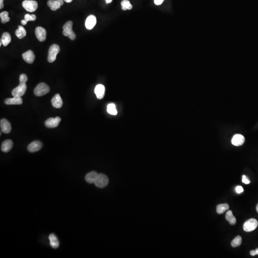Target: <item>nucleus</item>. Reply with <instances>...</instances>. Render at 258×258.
Instances as JSON below:
<instances>
[{
  "mask_svg": "<svg viewBox=\"0 0 258 258\" xmlns=\"http://www.w3.org/2000/svg\"><path fill=\"white\" fill-rule=\"evenodd\" d=\"M51 103L54 107L57 109L62 107L63 105V101L59 94H57L53 97V98L51 99Z\"/></svg>",
  "mask_w": 258,
  "mask_h": 258,
  "instance_id": "obj_14",
  "label": "nucleus"
},
{
  "mask_svg": "<svg viewBox=\"0 0 258 258\" xmlns=\"http://www.w3.org/2000/svg\"><path fill=\"white\" fill-rule=\"evenodd\" d=\"M231 141L233 145L236 146H239L242 145L244 143V137L241 134H236L233 137Z\"/></svg>",
  "mask_w": 258,
  "mask_h": 258,
  "instance_id": "obj_16",
  "label": "nucleus"
},
{
  "mask_svg": "<svg viewBox=\"0 0 258 258\" xmlns=\"http://www.w3.org/2000/svg\"><path fill=\"white\" fill-rule=\"evenodd\" d=\"M98 175L96 172L92 171L88 172L85 176V180L89 184H94Z\"/></svg>",
  "mask_w": 258,
  "mask_h": 258,
  "instance_id": "obj_18",
  "label": "nucleus"
},
{
  "mask_svg": "<svg viewBox=\"0 0 258 258\" xmlns=\"http://www.w3.org/2000/svg\"><path fill=\"white\" fill-rule=\"evenodd\" d=\"M42 146L43 144L41 141H35L29 144L28 147V150L29 152L34 153L40 150L42 147Z\"/></svg>",
  "mask_w": 258,
  "mask_h": 258,
  "instance_id": "obj_10",
  "label": "nucleus"
},
{
  "mask_svg": "<svg viewBox=\"0 0 258 258\" xmlns=\"http://www.w3.org/2000/svg\"><path fill=\"white\" fill-rule=\"evenodd\" d=\"M97 22V20L95 16L90 15L86 19L85 21V27L88 30H91L94 28Z\"/></svg>",
  "mask_w": 258,
  "mask_h": 258,
  "instance_id": "obj_11",
  "label": "nucleus"
},
{
  "mask_svg": "<svg viewBox=\"0 0 258 258\" xmlns=\"http://www.w3.org/2000/svg\"><path fill=\"white\" fill-rule=\"evenodd\" d=\"M60 47L57 44H54L50 47L47 60L49 63H53L57 59V54L59 53Z\"/></svg>",
  "mask_w": 258,
  "mask_h": 258,
  "instance_id": "obj_3",
  "label": "nucleus"
},
{
  "mask_svg": "<svg viewBox=\"0 0 258 258\" xmlns=\"http://www.w3.org/2000/svg\"><path fill=\"white\" fill-rule=\"evenodd\" d=\"M27 22H28L26 21L25 20H22L21 21L22 25H26L27 24Z\"/></svg>",
  "mask_w": 258,
  "mask_h": 258,
  "instance_id": "obj_35",
  "label": "nucleus"
},
{
  "mask_svg": "<svg viewBox=\"0 0 258 258\" xmlns=\"http://www.w3.org/2000/svg\"><path fill=\"white\" fill-rule=\"evenodd\" d=\"M164 0H154V3L157 5H160L163 3Z\"/></svg>",
  "mask_w": 258,
  "mask_h": 258,
  "instance_id": "obj_33",
  "label": "nucleus"
},
{
  "mask_svg": "<svg viewBox=\"0 0 258 258\" xmlns=\"http://www.w3.org/2000/svg\"><path fill=\"white\" fill-rule=\"evenodd\" d=\"M255 251L256 255H258V248L256 249L255 250Z\"/></svg>",
  "mask_w": 258,
  "mask_h": 258,
  "instance_id": "obj_39",
  "label": "nucleus"
},
{
  "mask_svg": "<svg viewBox=\"0 0 258 258\" xmlns=\"http://www.w3.org/2000/svg\"><path fill=\"white\" fill-rule=\"evenodd\" d=\"M107 112L109 114L113 115H117V113H118L115 105L113 103H111V104L108 105V107H107Z\"/></svg>",
  "mask_w": 258,
  "mask_h": 258,
  "instance_id": "obj_27",
  "label": "nucleus"
},
{
  "mask_svg": "<svg viewBox=\"0 0 258 258\" xmlns=\"http://www.w3.org/2000/svg\"><path fill=\"white\" fill-rule=\"evenodd\" d=\"M35 34L37 39L40 42H43L46 39V32L45 29L42 27H37L35 30Z\"/></svg>",
  "mask_w": 258,
  "mask_h": 258,
  "instance_id": "obj_9",
  "label": "nucleus"
},
{
  "mask_svg": "<svg viewBox=\"0 0 258 258\" xmlns=\"http://www.w3.org/2000/svg\"><path fill=\"white\" fill-rule=\"evenodd\" d=\"M8 15H9L8 12L6 11L3 12L0 14V17L1 19V22L3 24H5L6 22H8L10 21V18Z\"/></svg>",
  "mask_w": 258,
  "mask_h": 258,
  "instance_id": "obj_28",
  "label": "nucleus"
},
{
  "mask_svg": "<svg viewBox=\"0 0 258 258\" xmlns=\"http://www.w3.org/2000/svg\"><path fill=\"white\" fill-rule=\"evenodd\" d=\"M47 5L52 11H56L57 9H59L61 6L57 0H49L47 1Z\"/></svg>",
  "mask_w": 258,
  "mask_h": 258,
  "instance_id": "obj_21",
  "label": "nucleus"
},
{
  "mask_svg": "<svg viewBox=\"0 0 258 258\" xmlns=\"http://www.w3.org/2000/svg\"><path fill=\"white\" fill-rule=\"evenodd\" d=\"M230 206L228 204H223L217 205V212L218 214L224 213L226 210L229 209Z\"/></svg>",
  "mask_w": 258,
  "mask_h": 258,
  "instance_id": "obj_25",
  "label": "nucleus"
},
{
  "mask_svg": "<svg viewBox=\"0 0 258 258\" xmlns=\"http://www.w3.org/2000/svg\"><path fill=\"white\" fill-rule=\"evenodd\" d=\"M109 178L106 175L104 174H98L95 185L99 188H104L107 186L109 184Z\"/></svg>",
  "mask_w": 258,
  "mask_h": 258,
  "instance_id": "obj_5",
  "label": "nucleus"
},
{
  "mask_svg": "<svg viewBox=\"0 0 258 258\" xmlns=\"http://www.w3.org/2000/svg\"><path fill=\"white\" fill-rule=\"evenodd\" d=\"M256 210H257V212H258V204H257V207H256Z\"/></svg>",
  "mask_w": 258,
  "mask_h": 258,
  "instance_id": "obj_40",
  "label": "nucleus"
},
{
  "mask_svg": "<svg viewBox=\"0 0 258 258\" xmlns=\"http://www.w3.org/2000/svg\"><path fill=\"white\" fill-rule=\"evenodd\" d=\"M122 10L123 11L130 10L133 8V6L129 0H122L121 2Z\"/></svg>",
  "mask_w": 258,
  "mask_h": 258,
  "instance_id": "obj_26",
  "label": "nucleus"
},
{
  "mask_svg": "<svg viewBox=\"0 0 258 258\" xmlns=\"http://www.w3.org/2000/svg\"><path fill=\"white\" fill-rule=\"evenodd\" d=\"M36 16L35 14H32L30 15L29 14H26L25 16V20H26V21L28 22L32 21H34L36 20Z\"/></svg>",
  "mask_w": 258,
  "mask_h": 258,
  "instance_id": "obj_30",
  "label": "nucleus"
},
{
  "mask_svg": "<svg viewBox=\"0 0 258 258\" xmlns=\"http://www.w3.org/2000/svg\"><path fill=\"white\" fill-rule=\"evenodd\" d=\"M105 88L103 85L98 84L96 86L94 92L96 95L97 98L101 99H103L104 96Z\"/></svg>",
  "mask_w": 258,
  "mask_h": 258,
  "instance_id": "obj_15",
  "label": "nucleus"
},
{
  "mask_svg": "<svg viewBox=\"0 0 258 258\" xmlns=\"http://www.w3.org/2000/svg\"><path fill=\"white\" fill-rule=\"evenodd\" d=\"M61 120V118L59 117L49 118L45 122V126L49 128H56L59 126Z\"/></svg>",
  "mask_w": 258,
  "mask_h": 258,
  "instance_id": "obj_8",
  "label": "nucleus"
},
{
  "mask_svg": "<svg viewBox=\"0 0 258 258\" xmlns=\"http://www.w3.org/2000/svg\"><path fill=\"white\" fill-rule=\"evenodd\" d=\"M49 240L50 241V244L52 248L56 249H57L59 246V240L57 237L54 234H51L49 236Z\"/></svg>",
  "mask_w": 258,
  "mask_h": 258,
  "instance_id": "obj_20",
  "label": "nucleus"
},
{
  "mask_svg": "<svg viewBox=\"0 0 258 258\" xmlns=\"http://www.w3.org/2000/svg\"><path fill=\"white\" fill-rule=\"evenodd\" d=\"M59 1V3L61 4V5H63L64 1L63 0H57Z\"/></svg>",
  "mask_w": 258,
  "mask_h": 258,
  "instance_id": "obj_36",
  "label": "nucleus"
},
{
  "mask_svg": "<svg viewBox=\"0 0 258 258\" xmlns=\"http://www.w3.org/2000/svg\"><path fill=\"white\" fill-rule=\"evenodd\" d=\"M112 0H106V2L107 4H109V3H112Z\"/></svg>",
  "mask_w": 258,
  "mask_h": 258,
  "instance_id": "obj_37",
  "label": "nucleus"
},
{
  "mask_svg": "<svg viewBox=\"0 0 258 258\" xmlns=\"http://www.w3.org/2000/svg\"><path fill=\"white\" fill-rule=\"evenodd\" d=\"M23 59L28 63L32 64L34 62L35 59V55L32 50H28L26 52L24 53L22 55Z\"/></svg>",
  "mask_w": 258,
  "mask_h": 258,
  "instance_id": "obj_13",
  "label": "nucleus"
},
{
  "mask_svg": "<svg viewBox=\"0 0 258 258\" xmlns=\"http://www.w3.org/2000/svg\"><path fill=\"white\" fill-rule=\"evenodd\" d=\"M22 7L29 12H34L38 7L37 1L32 0H25L22 4Z\"/></svg>",
  "mask_w": 258,
  "mask_h": 258,
  "instance_id": "obj_7",
  "label": "nucleus"
},
{
  "mask_svg": "<svg viewBox=\"0 0 258 258\" xmlns=\"http://www.w3.org/2000/svg\"><path fill=\"white\" fill-rule=\"evenodd\" d=\"M226 219L231 225H234L236 224V217L233 216L232 212L231 210H228L226 214Z\"/></svg>",
  "mask_w": 258,
  "mask_h": 258,
  "instance_id": "obj_23",
  "label": "nucleus"
},
{
  "mask_svg": "<svg viewBox=\"0 0 258 258\" xmlns=\"http://www.w3.org/2000/svg\"><path fill=\"white\" fill-rule=\"evenodd\" d=\"M15 35L18 38H23L25 36H26V30H25V29L22 26L20 25L18 26V28L15 31Z\"/></svg>",
  "mask_w": 258,
  "mask_h": 258,
  "instance_id": "obj_24",
  "label": "nucleus"
},
{
  "mask_svg": "<svg viewBox=\"0 0 258 258\" xmlns=\"http://www.w3.org/2000/svg\"><path fill=\"white\" fill-rule=\"evenodd\" d=\"M73 22L71 21L67 22L64 24L63 28V34L65 36L69 37L71 40H73L76 38V35L72 29Z\"/></svg>",
  "mask_w": 258,
  "mask_h": 258,
  "instance_id": "obj_2",
  "label": "nucleus"
},
{
  "mask_svg": "<svg viewBox=\"0 0 258 258\" xmlns=\"http://www.w3.org/2000/svg\"><path fill=\"white\" fill-rule=\"evenodd\" d=\"M6 105H21L22 103L21 97H14L12 98L6 99L4 101Z\"/></svg>",
  "mask_w": 258,
  "mask_h": 258,
  "instance_id": "obj_17",
  "label": "nucleus"
},
{
  "mask_svg": "<svg viewBox=\"0 0 258 258\" xmlns=\"http://www.w3.org/2000/svg\"><path fill=\"white\" fill-rule=\"evenodd\" d=\"M258 222L254 218H251L245 222L243 225V230L246 232H251L254 230L258 227Z\"/></svg>",
  "mask_w": 258,
  "mask_h": 258,
  "instance_id": "obj_6",
  "label": "nucleus"
},
{
  "mask_svg": "<svg viewBox=\"0 0 258 258\" xmlns=\"http://www.w3.org/2000/svg\"><path fill=\"white\" fill-rule=\"evenodd\" d=\"M241 242H242L241 237L240 236H238L231 241V245L232 247L236 248V247L240 246L241 244Z\"/></svg>",
  "mask_w": 258,
  "mask_h": 258,
  "instance_id": "obj_29",
  "label": "nucleus"
},
{
  "mask_svg": "<svg viewBox=\"0 0 258 258\" xmlns=\"http://www.w3.org/2000/svg\"><path fill=\"white\" fill-rule=\"evenodd\" d=\"M4 6V0H0V9L3 8Z\"/></svg>",
  "mask_w": 258,
  "mask_h": 258,
  "instance_id": "obj_34",
  "label": "nucleus"
},
{
  "mask_svg": "<svg viewBox=\"0 0 258 258\" xmlns=\"http://www.w3.org/2000/svg\"><path fill=\"white\" fill-rule=\"evenodd\" d=\"M20 84L17 87L14 88L12 92V94L13 97H21L25 94L26 92V82L28 81V77L26 75L22 74L20 75Z\"/></svg>",
  "mask_w": 258,
  "mask_h": 258,
  "instance_id": "obj_1",
  "label": "nucleus"
},
{
  "mask_svg": "<svg viewBox=\"0 0 258 258\" xmlns=\"http://www.w3.org/2000/svg\"><path fill=\"white\" fill-rule=\"evenodd\" d=\"M242 182L244 183L245 184H249L250 181L248 179L246 176L245 175H243L242 176Z\"/></svg>",
  "mask_w": 258,
  "mask_h": 258,
  "instance_id": "obj_32",
  "label": "nucleus"
},
{
  "mask_svg": "<svg viewBox=\"0 0 258 258\" xmlns=\"http://www.w3.org/2000/svg\"><path fill=\"white\" fill-rule=\"evenodd\" d=\"M1 42L4 46H6L9 45L11 41V36L7 32L4 33L2 35L1 39Z\"/></svg>",
  "mask_w": 258,
  "mask_h": 258,
  "instance_id": "obj_22",
  "label": "nucleus"
},
{
  "mask_svg": "<svg viewBox=\"0 0 258 258\" xmlns=\"http://www.w3.org/2000/svg\"><path fill=\"white\" fill-rule=\"evenodd\" d=\"M64 1L65 2H66V3H71L73 0H64Z\"/></svg>",
  "mask_w": 258,
  "mask_h": 258,
  "instance_id": "obj_38",
  "label": "nucleus"
},
{
  "mask_svg": "<svg viewBox=\"0 0 258 258\" xmlns=\"http://www.w3.org/2000/svg\"><path fill=\"white\" fill-rule=\"evenodd\" d=\"M49 86L44 83H39L34 89V94L36 96H42L49 92Z\"/></svg>",
  "mask_w": 258,
  "mask_h": 258,
  "instance_id": "obj_4",
  "label": "nucleus"
},
{
  "mask_svg": "<svg viewBox=\"0 0 258 258\" xmlns=\"http://www.w3.org/2000/svg\"><path fill=\"white\" fill-rule=\"evenodd\" d=\"M13 146V143L10 140H6L2 143L1 150L4 153H7L11 150Z\"/></svg>",
  "mask_w": 258,
  "mask_h": 258,
  "instance_id": "obj_19",
  "label": "nucleus"
},
{
  "mask_svg": "<svg viewBox=\"0 0 258 258\" xmlns=\"http://www.w3.org/2000/svg\"><path fill=\"white\" fill-rule=\"evenodd\" d=\"M243 188H242V186H237L236 188V192L238 194H241V193L243 192Z\"/></svg>",
  "mask_w": 258,
  "mask_h": 258,
  "instance_id": "obj_31",
  "label": "nucleus"
},
{
  "mask_svg": "<svg viewBox=\"0 0 258 258\" xmlns=\"http://www.w3.org/2000/svg\"><path fill=\"white\" fill-rule=\"evenodd\" d=\"M0 126L1 132L4 133H9L11 131V125L8 121L5 119H3L0 122Z\"/></svg>",
  "mask_w": 258,
  "mask_h": 258,
  "instance_id": "obj_12",
  "label": "nucleus"
}]
</instances>
